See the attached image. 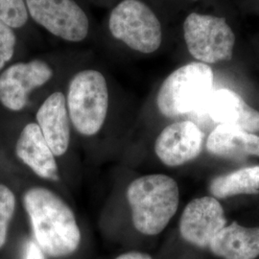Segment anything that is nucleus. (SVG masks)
<instances>
[{"label": "nucleus", "mask_w": 259, "mask_h": 259, "mask_svg": "<svg viewBox=\"0 0 259 259\" xmlns=\"http://www.w3.org/2000/svg\"><path fill=\"white\" fill-rule=\"evenodd\" d=\"M115 259H152V257L144 252H139V251H130L119 255L118 257Z\"/></svg>", "instance_id": "obj_21"}, {"label": "nucleus", "mask_w": 259, "mask_h": 259, "mask_svg": "<svg viewBox=\"0 0 259 259\" xmlns=\"http://www.w3.org/2000/svg\"><path fill=\"white\" fill-rule=\"evenodd\" d=\"M29 18L51 35L68 42H82L90 20L75 0H25Z\"/></svg>", "instance_id": "obj_7"}, {"label": "nucleus", "mask_w": 259, "mask_h": 259, "mask_svg": "<svg viewBox=\"0 0 259 259\" xmlns=\"http://www.w3.org/2000/svg\"><path fill=\"white\" fill-rule=\"evenodd\" d=\"M111 36L143 54L156 52L162 42V28L155 12L141 0H122L109 17Z\"/></svg>", "instance_id": "obj_5"}, {"label": "nucleus", "mask_w": 259, "mask_h": 259, "mask_svg": "<svg viewBox=\"0 0 259 259\" xmlns=\"http://www.w3.org/2000/svg\"><path fill=\"white\" fill-rule=\"evenodd\" d=\"M213 81L211 67L203 63L193 62L177 68L158 90L157 110L168 118L199 113L213 92Z\"/></svg>", "instance_id": "obj_3"}, {"label": "nucleus", "mask_w": 259, "mask_h": 259, "mask_svg": "<svg viewBox=\"0 0 259 259\" xmlns=\"http://www.w3.org/2000/svg\"><path fill=\"white\" fill-rule=\"evenodd\" d=\"M110 104L105 76L95 69H83L71 78L66 97L70 122L85 137L99 133L106 121Z\"/></svg>", "instance_id": "obj_4"}, {"label": "nucleus", "mask_w": 259, "mask_h": 259, "mask_svg": "<svg viewBox=\"0 0 259 259\" xmlns=\"http://www.w3.org/2000/svg\"><path fill=\"white\" fill-rule=\"evenodd\" d=\"M37 124L48 146L57 157L66 153L70 142V118L65 94H50L37 110Z\"/></svg>", "instance_id": "obj_12"}, {"label": "nucleus", "mask_w": 259, "mask_h": 259, "mask_svg": "<svg viewBox=\"0 0 259 259\" xmlns=\"http://www.w3.org/2000/svg\"><path fill=\"white\" fill-rule=\"evenodd\" d=\"M126 197L134 227L140 233L153 236L163 232L175 216L180 204V188L170 176L151 174L134 180Z\"/></svg>", "instance_id": "obj_2"}, {"label": "nucleus", "mask_w": 259, "mask_h": 259, "mask_svg": "<svg viewBox=\"0 0 259 259\" xmlns=\"http://www.w3.org/2000/svg\"><path fill=\"white\" fill-rule=\"evenodd\" d=\"M208 190L216 199L259 193V165L245 167L215 177Z\"/></svg>", "instance_id": "obj_16"}, {"label": "nucleus", "mask_w": 259, "mask_h": 259, "mask_svg": "<svg viewBox=\"0 0 259 259\" xmlns=\"http://www.w3.org/2000/svg\"><path fill=\"white\" fill-rule=\"evenodd\" d=\"M34 236L39 248L52 257L73 253L81 241L75 214L68 204L53 191L33 187L23 197Z\"/></svg>", "instance_id": "obj_1"}, {"label": "nucleus", "mask_w": 259, "mask_h": 259, "mask_svg": "<svg viewBox=\"0 0 259 259\" xmlns=\"http://www.w3.org/2000/svg\"><path fill=\"white\" fill-rule=\"evenodd\" d=\"M53 77V69L44 60L19 62L0 74V103L10 111L23 110L29 94Z\"/></svg>", "instance_id": "obj_8"}, {"label": "nucleus", "mask_w": 259, "mask_h": 259, "mask_svg": "<svg viewBox=\"0 0 259 259\" xmlns=\"http://www.w3.org/2000/svg\"><path fill=\"white\" fill-rule=\"evenodd\" d=\"M29 19L25 0H0V22L19 29L23 27Z\"/></svg>", "instance_id": "obj_17"}, {"label": "nucleus", "mask_w": 259, "mask_h": 259, "mask_svg": "<svg viewBox=\"0 0 259 259\" xmlns=\"http://www.w3.org/2000/svg\"><path fill=\"white\" fill-rule=\"evenodd\" d=\"M16 208V197L6 185H0V248L5 244L9 224Z\"/></svg>", "instance_id": "obj_18"}, {"label": "nucleus", "mask_w": 259, "mask_h": 259, "mask_svg": "<svg viewBox=\"0 0 259 259\" xmlns=\"http://www.w3.org/2000/svg\"><path fill=\"white\" fill-rule=\"evenodd\" d=\"M25 259H46L45 252L39 248L37 242L29 241L26 247Z\"/></svg>", "instance_id": "obj_20"}, {"label": "nucleus", "mask_w": 259, "mask_h": 259, "mask_svg": "<svg viewBox=\"0 0 259 259\" xmlns=\"http://www.w3.org/2000/svg\"><path fill=\"white\" fill-rule=\"evenodd\" d=\"M204 113L218 125H229L252 134L259 133V111L232 90L213 91L197 114Z\"/></svg>", "instance_id": "obj_11"}, {"label": "nucleus", "mask_w": 259, "mask_h": 259, "mask_svg": "<svg viewBox=\"0 0 259 259\" xmlns=\"http://www.w3.org/2000/svg\"><path fill=\"white\" fill-rule=\"evenodd\" d=\"M205 147L209 154L222 158L259 157V136L229 125H217L206 139Z\"/></svg>", "instance_id": "obj_14"}, {"label": "nucleus", "mask_w": 259, "mask_h": 259, "mask_svg": "<svg viewBox=\"0 0 259 259\" xmlns=\"http://www.w3.org/2000/svg\"><path fill=\"white\" fill-rule=\"evenodd\" d=\"M17 46L15 29L0 22V71L13 59Z\"/></svg>", "instance_id": "obj_19"}, {"label": "nucleus", "mask_w": 259, "mask_h": 259, "mask_svg": "<svg viewBox=\"0 0 259 259\" xmlns=\"http://www.w3.org/2000/svg\"><path fill=\"white\" fill-rule=\"evenodd\" d=\"M183 28L186 48L199 63L212 65L232 60L236 37L224 18L191 13Z\"/></svg>", "instance_id": "obj_6"}, {"label": "nucleus", "mask_w": 259, "mask_h": 259, "mask_svg": "<svg viewBox=\"0 0 259 259\" xmlns=\"http://www.w3.org/2000/svg\"><path fill=\"white\" fill-rule=\"evenodd\" d=\"M204 144V133L190 120L178 121L166 126L157 136L155 153L166 166L184 165L199 157Z\"/></svg>", "instance_id": "obj_10"}, {"label": "nucleus", "mask_w": 259, "mask_h": 259, "mask_svg": "<svg viewBox=\"0 0 259 259\" xmlns=\"http://www.w3.org/2000/svg\"><path fill=\"white\" fill-rule=\"evenodd\" d=\"M209 250L223 259H255L259 256V227L247 228L233 222L213 238Z\"/></svg>", "instance_id": "obj_15"}, {"label": "nucleus", "mask_w": 259, "mask_h": 259, "mask_svg": "<svg viewBox=\"0 0 259 259\" xmlns=\"http://www.w3.org/2000/svg\"><path fill=\"white\" fill-rule=\"evenodd\" d=\"M227 226L222 204L212 196L196 198L182 213L179 230L184 240L200 249L209 248L213 238Z\"/></svg>", "instance_id": "obj_9"}, {"label": "nucleus", "mask_w": 259, "mask_h": 259, "mask_svg": "<svg viewBox=\"0 0 259 259\" xmlns=\"http://www.w3.org/2000/svg\"><path fill=\"white\" fill-rule=\"evenodd\" d=\"M17 156L36 175L47 181L59 180L55 155L48 146L37 123H29L20 133Z\"/></svg>", "instance_id": "obj_13"}]
</instances>
